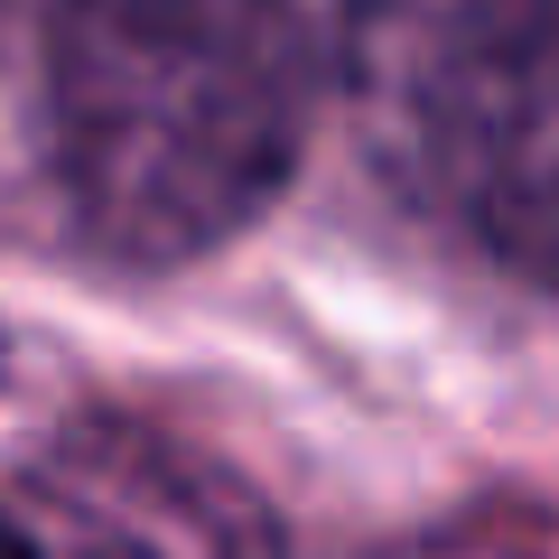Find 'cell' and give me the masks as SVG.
Instances as JSON below:
<instances>
[{
    "label": "cell",
    "instance_id": "1",
    "mask_svg": "<svg viewBox=\"0 0 559 559\" xmlns=\"http://www.w3.org/2000/svg\"><path fill=\"white\" fill-rule=\"evenodd\" d=\"M318 121L299 0H57L47 150L84 234L121 261H197L271 215Z\"/></svg>",
    "mask_w": 559,
    "mask_h": 559
},
{
    "label": "cell",
    "instance_id": "2",
    "mask_svg": "<svg viewBox=\"0 0 559 559\" xmlns=\"http://www.w3.org/2000/svg\"><path fill=\"white\" fill-rule=\"evenodd\" d=\"M336 94L419 224L559 299V0H345Z\"/></svg>",
    "mask_w": 559,
    "mask_h": 559
},
{
    "label": "cell",
    "instance_id": "3",
    "mask_svg": "<svg viewBox=\"0 0 559 559\" xmlns=\"http://www.w3.org/2000/svg\"><path fill=\"white\" fill-rule=\"evenodd\" d=\"M10 522L28 559H289L271 503L150 419H66L28 457Z\"/></svg>",
    "mask_w": 559,
    "mask_h": 559
},
{
    "label": "cell",
    "instance_id": "4",
    "mask_svg": "<svg viewBox=\"0 0 559 559\" xmlns=\"http://www.w3.org/2000/svg\"><path fill=\"white\" fill-rule=\"evenodd\" d=\"M0 559H28V540H20V522L0 513Z\"/></svg>",
    "mask_w": 559,
    "mask_h": 559
}]
</instances>
